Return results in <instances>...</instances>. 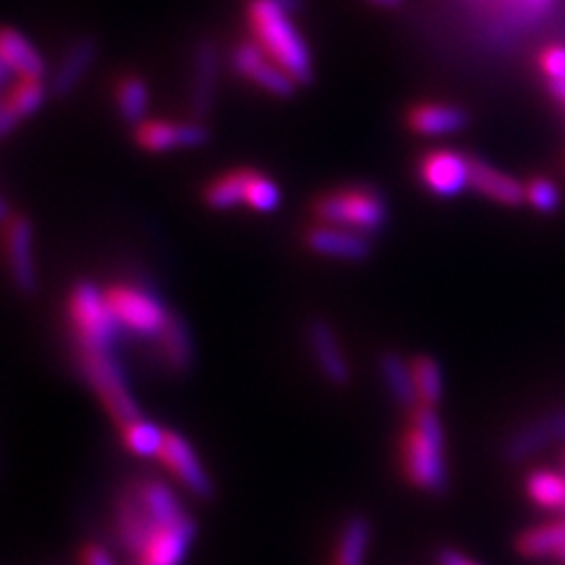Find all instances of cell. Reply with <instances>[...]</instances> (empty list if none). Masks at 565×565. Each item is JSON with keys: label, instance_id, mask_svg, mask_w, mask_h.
Returning <instances> with one entry per match:
<instances>
[{"label": "cell", "instance_id": "4316f807", "mask_svg": "<svg viewBox=\"0 0 565 565\" xmlns=\"http://www.w3.org/2000/svg\"><path fill=\"white\" fill-rule=\"evenodd\" d=\"M114 102L122 122H128L132 128L139 126L141 120H147V114H149V104H151L149 83L139 74H122L114 85Z\"/></svg>", "mask_w": 565, "mask_h": 565}, {"label": "cell", "instance_id": "484cf974", "mask_svg": "<svg viewBox=\"0 0 565 565\" xmlns=\"http://www.w3.org/2000/svg\"><path fill=\"white\" fill-rule=\"evenodd\" d=\"M565 550V519L546 521L523 530L516 537V552L525 558H556Z\"/></svg>", "mask_w": 565, "mask_h": 565}, {"label": "cell", "instance_id": "f35d334b", "mask_svg": "<svg viewBox=\"0 0 565 565\" xmlns=\"http://www.w3.org/2000/svg\"><path fill=\"white\" fill-rule=\"evenodd\" d=\"M363 3H367L370 8L394 12V10H401L405 6V0H363Z\"/></svg>", "mask_w": 565, "mask_h": 565}, {"label": "cell", "instance_id": "ffe728a7", "mask_svg": "<svg viewBox=\"0 0 565 565\" xmlns=\"http://www.w3.org/2000/svg\"><path fill=\"white\" fill-rule=\"evenodd\" d=\"M469 168H471V189L479 196L500 203L504 207H521L525 203V182H519L479 156L469 153Z\"/></svg>", "mask_w": 565, "mask_h": 565}, {"label": "cell", "instance_id": "9a60e30c", "mask_svg": "<svg viewBox=\"0 0 565 565\" xmlns=\"http://www.w3.org/2000/svg\"><path fill=\"white\" fill-rule=\"evenodd\" d=\"M305 247L309 253L340 262H363L373 255V238L351 232V228L313 222L305 232Z\"/></svg>", "mask_w": 565, "mask_h": 565}, {"label": "cell", "instance_id": "74e56055", "mask_svg": "<svg viewBox=\"0 0 565 565\" xmlns=\"http://www.w3.org/2000/svg\"><path fill=\"white\" fill-rule=\"evenodd\" d=\"M20 126H22V120L17 118L3 102H0V139L10 137Z\"/></svg>", "mask_w": 565, "mask_h": 565}, {"label": "cell", "instance_id": "8992f818", "mask_svg": "<svg viewBox=\"0 0 565 565\" xmlns=\"http://www.w3.org/2000/svg\"><path fill=\"white\" fill-rule=\"evenodd\" d=\"M104 297L122 332H132L141 340H156L170 318L163 299L137 282H114L104 288Z\"/></svg>", "mask_w": 565, "mask_h": 565}, {"label": "cell", "instance_id": "d6a6232c", "mask_svg": "<svg viewBox=\"0 0 565 565\" xmlns=\"http://www.w3.org/2000/svg\"><path fill=\"white\" fill-rule=\"evenodd\" d=\"M282 201V193L278 184L259 170H250L245 186V205L255 212H274Z\"/></svg>", "mask_w": 565, "mask_h": 565}, {"label": "cell", "instance_id": "ba28073f", "mask_svg": "<svg viewBox=\"0 0 565 565\" xmlns=\"http://www.w3.org/2000/svg\"><path fill=\"white\" fill-rule=\"evenodd\" d=\"M417 180L438 199H455L471 189L469 153L455 149H431L419 156Z\"/></svg>", "mask_w": 565, "mask_h": 565}, {"label": "cell", "instance_id": "2e32d148", "mask_svg": "<svg viewBox=\"0 0 565 565\" xmlns=\"http://www.w3.org/2000/svg\"><path fill=\"white\" fill-rule=\"evenodd\" d=\"M97 57H99V41L95 35L85 33L71 41L50 76V83H47L50 95L57 99L74 95L76 87L85 81L87 74H90Z\"/></svg>", "mask_w": 565, "mask_h": 565}, {"label": "cell", "instance_id": "277c9868", "mask_svg": "<svg viewBox=\"0 0 565 565\" xmlns=\"http://www.w3.org/2000/svg\"><path fill=\"white\" fill-rule=\"evenodd\" d=\"M76 365L87 386H90L93 394L99 398L106 415H109L118 427H126V424L145 417L132 394L126 370H122V365L114 356V351L76 349Z\"/></svg>", "mask_w": 565, "mask_h": 565}, {"label": "cell", "instance_id": "d4e9b609", "mask_svg": "<svg viewBox=\"0 0 565 565\" xmlns=\"http://www.w3.org/2000/svg\"><path fill=\"white\" fill-rule=\"evenodd\" d=\"M380 375L388 396H392L405 413L417 408L419 403H417V392L413 382L411 359H403L396 351H384L380 356Z\"/></svg>", "mask_w": 565, "mask_h": 565}, {"label": "cell", "instance_id": "3957f363", "mask_svg": "<svg viewBox=\"0 0 565 565\" xmlns=\"http://www.w3.org/2000/svg\"><path fill=\"white\" fill-rule=\"evenodd\" d=\"M311 215L313 222L351 228L373 238L388 224V201L373 184H342L318 193Z\"/></svg>", "mask_w": 565, "mask_h": 565}, {"label": "cell", "instance_id": "d6986e66", "mask_svg": "<svg viewBox=\"0 0 565 565\" xmlns=\"http://www.w3.org/2000/svg\"><path fill=\"white\" fill-rule=\"evenodd\" d=\"M558 440H565V405L523 424L521 429L511 434L504 446V457L509 462H519V459L535 455L546 446H554Z\"/></svg>", "mask_w": 565, "mask_h": 565}, {"label": "cell", "instance_id": "f546056e", "mask_svg": "<svg viewBox=\"0 0 565 565\" xmlns=\"http://www.w3.org/2000/svg\"><path fill=\"white\" fill-rule=\"evenodd\" d=\"M413 367V382L417 392V403L424 408H438V403L444 401L446 392V380H444V367L427 353H419V356L411 359Z\"/></svg>", "mask_w": 565, "mask_h": 565}, {"label": "cell", "instance_id": "ee69618b", "mask_svg": "<svg viewBox=\"0 0 565 565\" xmlns=\"http://www.w3.org/2000/svg\"><path fill=\"white\" fill-rule=\"evenodd\" d=\"M563 467H565V455H563Z\"/></svg>", "mask_w": 565, "mask_h": 565}, {"label": "cell", "instance_id": "ac0fdd59", "mask_svg": "<svg viewBox=\"0 0 565 565\" xmlns=\"http://www.w3.org/2000/svg\"><path fill=\"white\" fill-rule=\"evenodd\" d=\"M114 530L122 550L132 556H139L141 550L147 546L149 537L153 535L156 523L149 516L145 504L139 502L132 486L118 492L116 507H114Z\"/></svg>", "mask_w": 565, "mask_h": 565}, {"label": "cell", "instance_id": "8d00e7d4", "mask_svg": "<svg viewBox=\"0 0 565 565\" xmlns=\"http://www.w3.org/2000/svg\"><path fill=\"white\" fill-rule=\"evenodd\" d=\"M436 563L438 565H483V563L473 561V558H469L467 554L457 552V550H440L436 554Z\"/></svg>", "mask_w": 565, "mask_h": 565}, {"label": "cell", "instance_id": "7a4b0ae2", "mask_svg": "<svg viewBox=\"0 0 565 565\" xmlns=\"http://www.w3.org/2000/svg\"><path fill=\"white\" fill-rule=\"evenodd\" d=\"M398 465L403 479L413 488L444 494L450 486L446 457V429L436 408L417 405L408 413L398 438Z\"/></svg>", "mask_w": 565, "mask_h": 565}, {"label": "cell", "instance_id": "6da1fadb", "mask_svg": "<svg viewBox=\"0 0 565 565\" xmlns=\"http://www.w3.org/2000/svg\"><path fill=\"white\" fill-rule=\"evenodd\" d=\"M302 6L305 0H247L245 22L267 57L286 68L297 85H311L316 78L311 47L292 22Z\"/></svg>", "mask_w": 565, "mask_h": 565}, {"label": "cell", "instance_id": "8fae6325", "mask_svg": "<svg viewBox=\"0 0 565 565\" xmlns=\"http://www.w3.org/2000/svg\"><path fill=\"white\" fill-rule=\"evenodd\" d=\"M8 271L20 295L31 297L39 292V264L33 250V224L24 215H14L3 228Z\"/></svg>", "mask_w": 565, "mask_h": 565}, {"label": "cell", "instance_id": "7402d4cb", "mask_svg": "<svg viewBox=\"0 0 565 565\" xmlns=\"http://www.w3.org/2000/svg\"><path fill=\"white\" fill-rule=\"evenodd\" d=\"M0 60L12 71L14 78L43 81L47 74V64L39 47L12 26H0Z\"/></svg>", "mask_w": 565, "mask_h": 565}, {"label": "cell", "instance_id": "ab89813d", "mask_svg": "<svg viewBox=\"0 0 565 565\" xmlns=\"http://www.w3.org/2000/svg\"><path fill=\"white\" fill-rule=\"evenodd\" d=\"M550 87V93L554 99H558L565 106V83H556V85H546Z\"/></svg>", "mask_w": 565, "mask_h": 565}, {"label": "cell", "instance_id": "30bf717a", "mask_svg": "<svg viewBox=\"0 0 565 565\" xmlns=\"http://www.w3.org/2000/svg\"><path fill=\"white\" fill-rule=\"evenodd\" d=\"M158 462H161L172 479L196 500H210L212 494H215V483H212L207 469L203 467L196 448H193L182 434L166 431Z\"/></svg>", "mask_w": 565, "mask_h": 565}, {"label": "cell", "instance_id": "603a6c76", "mask_svg": "<svg viewBox=\"0 0 565 565\" xmlns=\"http://www.w3.org/2000/svg\"><path fill=\"white\" fill-rule=\"evenodd\" d=\"M370 542H373V523L365 516H349L332 544L330 565H365Z\"/></svg>", "mask_w": 565, "mask_h": 565}, {"label": "cell", "instance_id": "5b68a950", "mask_svg": "<svg viewBox=\"0 0 565 565\" xmlns=\"http://www.w3.org/2000/svg\"><path fill=\"white\" fill-rule=\"evenodd\" d=\"M64 313L76 349L114 351L122 330L116 323L109 302H106L104 290L95 282H76L66 297Z\"/></svg>", "mask_w": 565, "mask_h": 565}, {"label": "cell", "instance_id": "9c48e42d", "mask_svg": "<svg viewBox=\"0 0 565 565\" xmlns=\"http://www.w3.org/2000/svg\"><path fill=\"white\" fill-rule=\"evenodd\" d=\"M135 145L147 153H168L177 149H199L210 141V132L201 120H163L147 118L135 126Z\"/></svg>", "mask_w": 565, "mask_h": 565}, {"label": "cell", "instance_id": "44dd1931", "mask_svg": "<svg viewBox=\"0 0 565 565\" xmlns=\"http://www.w3.org/2000/svg\"><path fill=\"white\" fill-rule=\"evenodd\" d=\"M158 363L163 370L172 375H186L193 367V359H196V351H193L191 330L180 313H170L166 328L158 332L153 340Z\"/></svg>", "mask_w": 565, "mask_h": 565}, {"label": "cell", "instance_id": "1f68e13d", "mask_svg": "<svg viewBox=\"0 0 565 565\" xmlns=\"http://www.w3.org/2000/svg\"><path fill=\"white\" fill-rule=\"evenodd\" d=\"M163 440H166V429L158 427V424L139 417L130 424H126V427H120V444L122 448H126L130 455H137V457H156L161 455V448H163Z\"/></svg>", "mask_w": 565, "mask_h": 565}, {"label": "cell", "instance_id": "f1b7e54d", "mask_svg": "<svg viewBox=\"0 0 565 565\" xmlns=\"http://www.w3.org/2000/svg\"><path fill=\"white\" fill-rule=\"evenodd\" d=\"M527 500L546 511H565V471L533 469L525 476Z\"/></svg>", "mask_w": 565, "mask_h": 565}, {"label": "cell", "instance_id": "7bdbcfd3", "mask_svg": "<svg viewBox=\"0 0 565 565\" xmlns=\"http://www.w3.org/2000/svg\"><path fill=\"white\" fill-rule=\"evenodd\" d=\"M0 215H3V203H0Z\"/></svg>", "mask_w": 565, "mask_h": 565}, {"label": "cell", "instance_id": "5bb4252c", "mask_svg": "<svg viewBox=\"0 0 565 565\" xmlns=\"http://www.w3.org/2000/svg\"><path fill=\"white\" fill-rule=\"evenodd\" d=\"M196 533L199 525L191 514L156 525L147 546L137 556L139 565H182L189 556L193 540H196Z\"/></svg>", "mask_w": 565, "mask_h": 565}, {"label": "cell", "instance_id": "83f0119b", "mask_svg": "<svg viewBox=\"0 0 565 565\" xmlns=\"http://www.w3.org/2000/svg\"><path fill=\"white\" fill-rule=\"evenodd\" d=\"M253 168H232L224 170L222 174L212 177V180L203 186V203L210 210H236L245 205V186L247 177H250Z\"/></svg>", "mask_w": 565, "mask_h": 565}, {"label": "cell", "instance_id": "b9f144b4", "mask_svg": "<svg viewBox=\"0 0 565 565\" xmlns=\"http://www.w3.org/2000/svg\"><path fill=\"white\" fill-rule=\"evenodd\" d=\"M556 561H558V563H561V565H565V550H563V552H561V554H558V556H556Z\"/></svg>", "mask_w": 565, "mask_h": 565}, {"label": "cell", "instance_id": "e575fe53", "mask_svg": "<svg viewBox=\"0 0 565 565\" xmlns=\"http://www.w3.org/2000/svg\"><path fill=\"white\" fill-rule=\"evenodd\" d=\"M540 68L546 78V85L565 83V45H546L540 52Z\"/></svg>", "mask_w": 565, "mask_h": 565}, {"label": "cell", "instance_id": "836d02e7", "mask_svg": "<svg viewBox=\"0 0 565 565\" xmlns=\"http://www.w3.org/2000/svg\"><path fill=\"white\" fill-rule=\"evenodd\" d=\"M525 203L533 205L542 215H552L561 207V189L550 177H530L525 182Z\"/></svg>", "mask_w": 565, "mask_h": 565}, {"label": "cell", "instance_id": "4dcf8cb0", "mask_svg": "<svg viewBox=\"0 0 565 565\" xmlns=\"http://www.w3.org/2000/svg\"><path fill=\"white\" fill-rule=\"evenodd\" d=\"M47 95H50V87L43 81L17 78L10 87H6V95L0 97V102H3L8 109L24 122L33 114L41 111Z\"/></svg>", "mask_w": 565, "mask_h": 565}, {"label": "cell", "instance_id": "4fadbf2b", "mask_svg": "<svg viewBox=\"0 0 565 565\" xmlns=\"http://www.w3.org/2000/svg\"><path fill=\"white\" fill-rule=\"evenodd\" d=\"M222 52L212 39H203L193 47L191 60V83H189V109L196 120L210 116L212 104H215L217 83H220Z\"/></svg>", "mask_w": 565, "mask_h": 565}, {"label": "cell", "instance_id": "52a82bcc", "mask_svg": "<svg viewBox=\"0 0 565 565\" xmlns=\"http://www.w3.org/2000/svg\"><path fill=\"white\" fill-rule=\"evenodd\" d=\"M228 66L247 83H253L259 90L280 99H290L299 87L288 71L280 68L271 57H267V52L253 39H243L232 47Z\"/></svg>", "mask_w": 565, "mask_h": 565}, {"label": "cell", "instance_id": "60d3db41", "mask_svg": "<svg viewBox=\"0 0 565 565\" xmlns=\"http://www.w3.org/2000/svg\"><path fill=\"white\" fill-rule=\"evenodd\" d=\"M10 76H12V71L3 64V60H0V90H3V87H8Z\"/></svg>", "mask_w": 565, "mask_h": 565}, {"label": "cell", "instance_id": "e0dca14e", "mask_svg": "<svg viewBox=\"0 0 565 565\" xmlns=\"http://www.w3.org/2000/svg\"><path fill=\"white\" fill-rule=\"evenodd\" d=\"M471 114L465 106L446 102H417L405 111V128L419 137H446L469 128Z\"/></svg>", "mask_w": 565, "mask_h": 565}, {"label": "cell", "instance_id": "cb8c5ba5", "mask_svg": "<svg viewBox=\"0 0 565 565\" xmlns=\"http://www.w3.org/2000/svg\"><path fill=\"white\" fill-rule=\"evenodd\" d=\"M130 486L156 525L177 521L186 514V509L182 507L180 498H177V492L166 481L151 479V476H139Z\"/></svg>", "mask_w": 565, "mask_h": 565}, {"label": "cell", "instance_id": "d590c367", "mask_svg": "<svg viewBox=\"0 0 565 565\" xmlns=\"http://www.w3.org/2000/svg\"><path fill=\"white\" fill-rule=\"evenodd\" d=\"M81 565H116V561L106 546L85 544L81 550Z\"/></svg>", "mask_w": 565, "mask_h": 565}, {"label": "cell", "instance_id": "7c38bea8", "mask_svg": "<svg viewBox=\"0 0 565 565\" xmlns=\"http://www.w3.org/2000/svg\"><path fill=\"white\" fill-rule=\"evenodd\" d=\"M307 347L318 373L326 377L332 386H349L351 382V363L338 332L326 321V318H311L305 328Z\"/></svg>", "mask_w": 565, "mask_h": 565}]
</instances>
